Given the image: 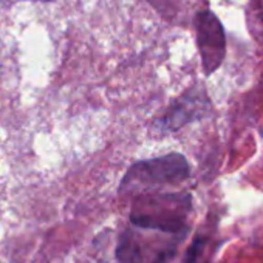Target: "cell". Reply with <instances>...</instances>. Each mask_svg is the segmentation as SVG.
<instances>
[{"label":"cell","instance_id":"6da1fadb","mask_svg":"<svg viewBox=\"0 0 263 263\" xmlns=\"http://www.w3.org/2000/svg\"><path fill=\"white\" fill-rule=\"evenodd\" d=\"M191 208V195L184 192L143 194L132 206L130 224L167 234H187L186 218Z\"/></svg>","mask_w":263,"mask_h":263},{"label":"cell","instance_id":"7a4b0ae2","mask_svg":"<svg viewBox=\"0 0 263 263\" xmlns=\"http://www.w3.org/2000/svg\"><path fill=\"white\" fill-rule=\"evenodd\" d=\"M191 167L187 160L180 154L144 160L132 164L125 172L121 184V195H143L166 186H177L187 180Z\"/></svg>","mask_w":263,"mask_h":263},{"label":"cell","instance_id":"3957f363","mask_svg":"<svg viewBox=\"0 0 263 263\" xmlns=\"http://www.w3.org/2000/svg\"><path fill=\"white\" fill-rule=\"evenodd\" d=\"M184 235L130 224L118 240L115 257L119 263H171Z\"/></svg>","mask_w":263,"mask_h":263},{"label":"cell","instance_id":"277c9868","mask_svg":"<svg viewBox=\"0 0 263 263\" xmlns=\"http://www.w3.org/2000/svg\"><path fill=\"white\" fill-rule=\"evenodd\" d=\"M197 45L204 74H212L224 61L226 34L220 19L211 10H200L194 17Z\"/></svg>","mask_w":263,"mask_h":263},{"label":"cell","instance_id":"5b68a950","mask_svg":"<svg viewBox=\"0 0 263 263\" xmlns=\"http://www.w3.org/2000/svg\"><path fill=\"white\" fill-rule=\"evenodd\" d=\"M209 99L201 87L191 88L181 98H178L166 111V115L158 121V128L161 134H171L180 127L201 119L208 115Z\"/></svg>","mask_w":263,"mask_h":263},{"label":"cell","instance_id":"8992f818","mask_svg":"<svg viewBox=\"0 0 263 263\" xmlns=\"http://www.w3.org/2000/svg\"><path fill=\"white\" fill-rule=\"evenodd\" d=\"M158 10H174L178 0H149Z\"/></svg>","mask_w":263,"mask_h":263},{"label":"cell","instance_id":"52a82bcc","mask_svg":"<svg viewBox=\"0 0 263 263\" xmlns=\"http://www.w3.org/2000/svg\"><path fill=\"white\" fill-rule=\"evenodd\" d=\"M10 2H22V0H10ZM28 2H51V0H28Z\"/></svg>","mask_w":263,"mask_h":263}]
</instances>
